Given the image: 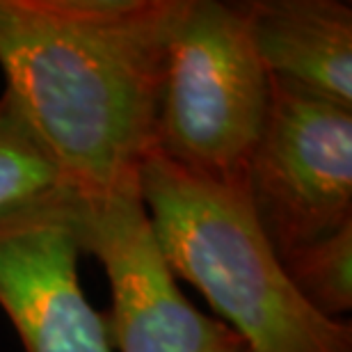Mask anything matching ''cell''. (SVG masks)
I'll list each match as a JSON object with an SVG mask.
<instances>
[{
  "instance_id": "6da1fadb",
  "label": "cell",
  "mask_w": 352,
  "mask_h": 352,
  "mask_svg": "<svg viewBox=\"0 0 352 352\" xmlns=\"http://www.w3.org/2000/svg\"><path fill=\"white\" fill-rule=\"evenodd\" d=\"M183 0H0V67L80 197L135 179L153 151L167 41Z\"/></svg>"
},
{
  "instance_id": "30bf717a",
  "label": "cell",
  "mask_w": 352,
  "mask_h": 352,
  "mask_svg": "<svg viewBox=\"0 0 352 352\" xmlns=\"http://www.w3.org/2000/svg\"><path fill=\"white\" fill-rule=\"evenodd\" d=\"M236 352H248V350H245V346H243L241 350H236Z\"/></svg>"
},
{
  "instance_id": "52a82bcc",
  "label": "cell",
  "mask_w": 352,
  "mask_h": 352,
  "mask_svg": "<svg viewBox=\"0 0 352 352\" xmlns=\"http://www.w3.org/2000/svg\"><path fill=\"white\" fill-rule=\"evenodd\" d=\"M267 76L352 110V5L343 0L241 3Z\"/></svg>"
},
{
  "instance_id": "277c9868",
  "label": "cell",
  "mask_w": 352,
  "mask_h": 352,
  "mask_svg": "<svg viewBox=\"0 0 352 352\" xmlns=\"http://www.w3.org/2000/svg\"><path fill=\"white\" fill-rule=\"evenodd\" d=\"M245 197L284 256L352 222V110L270 76Z\"/></svg>"
},
{
  "instance_id": "3957f363",
  "label": "cell",
  "mask_w": 352,
  "mask_h": 352,
  "mask_svg": "<svg viewBox=\"0 0 352 352\" xmlns=\"http://www.w3.org/2000/svg\"><path fill=\"white\" fill-rule=\"evenodd\" d=\"M267 101L270 76L241 3L183 0L165 51L153 151L197 179L245 192Z\"/></svg>"
},
{
  "instance_id": "9c48e42d",
  "label": "cell",
  "mask_w": 352,
  "mask_h": 352,
  "mask_svg": "<svg viewBox=\"0 0 352 352\" xmlns=\"http://www.w3.org/2000/svg\"><path fill=\"white\" fill-rule=\"evenodd\" d=\"M279 261L291 286L314 311L339 320L352 309V222Z\"/></svg>"
},
{
  "instance_id": "ba28073f",
  "label": "cell",
  "mask_w": 352,
  "mask_h": 352,
  "mask_svg": "<svg viewBox=\"0 0 352 352\" xmlns=\"http://www.w3.org/2000/svg\"><path fill=\"white\" fill-rule=\"evenodd\" d=\"M76 190L53 163L12 98H0V220ZM78 195V192H76Z\"/></svg>"
},
{
  "instance_id": "5b68a950",
  "label": "cell",
  "mask_w": 352,
  "mask_h": 352,
  "mask_svg": "<svg viewBox=\"0 0 352 352\" xmlns=\"http://www.w3.org/2000/svg\"><path fill=\"white\" fill-rule=\"evenodd\" d=\"M82 252L103 263L112 291L108 336L119 352H236L243 341L183 298L160 252L138 176L80 197Z\"/></svg>"
},
{
  "instance_id": "8992f818",
  "label": "cell",
  "mask_w": 352,
  "mask_h": 352,
  "mask_svg": "<svg viewBox=\"0 0 352 352\" xmlns=\"http://www.w3.org/2000/svg\"><path fill=\"white\" fill-rule=\"evenodd\" d=\"M78 204L72 192L0 220V307L25 352H112L78 281Z\"/></svg>"
},
{
  "instance_id": "7a4b0ae2",
  "label": "cell",
  "mask_w": 352,
  "mask_h": 352,
  "mask_svg": "<svg viewBox=\"0 0 352 352\" xmlns=\"http://www.w3.org/2000/svg\"><path fill=\"white\" fill-rule=\"evenodd\" d=\"M138 188L174 277L201 291L248 352H352V325L314 311L288 281L243 190L151 151Z\"/></svg>"
}]
</instances>
